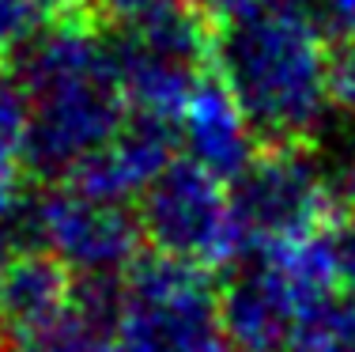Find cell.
<instances>
[{
    "mask_svg": "<svg viewBox=\"0 0 355 352\" xmlns=\"http://www.w3.org/2000/svg\"><path fill=\"white\" fill-rule=\"evenodd\" d=\"M212 72L261 144H306L329 117V42L310 0H265L223 23Z\"/></svg>",
    "mask_w": 355,
    "mask_h": 352,
    "instance_id": "6da1fadb",
    "label": "cell"
},
{
    "mask_svg": "<svg viewBox=\"0 0 355 352\" xmlns=\"http://www.w3.org/2000/svg\"><path fill=\"white\" fill-rule=\"evenodd\" d=\"M19 80L31 99L27 167L42 178H69L129 117L114 38H103L95 12L49 27L19 53Z\"/></svg>",
    "mask_w": 355,
    "mask_h": 352,
    "instance_id": "7a4b0ae2",
    "label": "cell"
},
{
    "mask_svg": "<svg viewBox=\"0 0 355 352\" xmlns=\"http://www.w3.org/2000/svg\"><path fill=\"white\" fill-rule=\"evenodd\" d=\"M117 341L121 352H234L212 273L159 250L137 258L121 280Z\"/></svg>",
    "mask_w": 355,
    "mask_h": 352,
    "instance_id": "3957f363",
    "label": "cell"
},
{
    "mask_svg": "<svg viewBox=\"0 0 355 352\" xmlns=\"http://www.w3.org/2000/svg\"><path fill=\"white\" fill-rule=\"evenodd\" d=\"M140 228L159 254L193 262L208 273L231 265L246 250V235L234 220L231 190L189 156L174 159L144 190Z\"/></svg>",
    "mask_w": 355,
    "mask_h": 352,
    "instance_id": "277c9868",
    "label": "cell"
},
{
    "mask_svg": "<svg viewBox=\"0 0 355 352\" xmlns=\"http://www.w3.org/2000/svg\"><path fill=\"white\" fill-rule=\"evenodd\" d=\"M231 205L246 246L272 250L314 235L336 201L310 144H261L246 171L231 178Z\"/></svg>",
    "mask_w": 355,
    "mask_h": 352,
    "instance_id": "5b68a950",
    "label": "cell"
},
{
    "mask_svg": "<svg viewBox=\"0 0 355 352\" xmlns=\"http://www.w3.org/2000/svg\"><path fill=\"white\" fill-rule=\"evenodd\" d=\"M12 239H35L42 250L64 262L76 276H117L137 262L140 216L125 205L87 197L72 186H57L35 201H23L4 224Z\"/></svg>",
    "mask_w": 355,
    "mask_h": 352,
    "instance_id": "8992f818",
    "label": "cell"
},
{
    "mask_svg": "<svg viewBox=\"0 0 355 352\" xmlns=\"http://www.w3.org/2000/svg\"><path fill=\"white\" fill-rule=\"evenodd\" d=\"M310 311L314 303L306 292L268 250L250 258L219 296V315L234 352H291Z\"/></svg>",
    "mask_w": 355,
    "mask_h": 352,
    "instance_id": "52a82bcc",
    "label": "cell"
},
{
    "mask_svg": "<svg viewBox=\"0 0 355 352\" xmlns=\"http://www.w3.org/2000/svg\"><path fill=\"white\" fill-rule=\"evenodd\" d=\"M171 133H174L171 121H159V117L129 110L121 129L69 174V186L87 197L114 201V205H125L137 194L144 197V190L174 163Z\"/></svg>",
    "mask_w": 355,
    "mask_h": 352,
    "instance_id": "ba28073f",
    "label": "cell"
},
{
    "mask_svg": "<svg viewBox=\"0 0 355 352\" xmlns=\"http://www.w3.org/2000/svg\"><path fill=\"white\" fill-rule=\"evenodd\" d=\"M178 129H182L193 163H200L223 182L239 178L250 167V159L257 156V133L216 72H208L197 83L193 99L178 117Z\"/></svg>",
    "mask_w": 355,
    "mask_h": 352,
    "instance_id": "9c48e42d",
    "label": "cell"
},
{
    "mask_svg": "<svg viewBox=\"0 0 355 352\" xmlns=\"http://www.w3.org/2000/svg\"><path fill=\"white\" fill-rule=\"evenodd\" d=\"M76 273L49 250H23L12 258L0 284V330L4 345L19 349L42 333L72 303Z\"/></svg>",
    "mask_w": 355,
    "mask_h": 352,
    "instance_id": "30bf717a",
    "label": "cell"
},
{
    "mask_svg": "<svg viewBox=\"0 0 355 352\" xmlns=\"http://www.w3.org/2000/svg\"><path fill=\"white\" fill-rule=\"evenodd\" d=\"M117 311H121L117 276H76L72 303L27 345L12 352H121Z\"/></svg>",
    "mask_w": 355,
    "mask_h": 352,
    "instance_id": "8fae6325",
    "label": "cell"
},
{
    "mask_svg": "<svg viewBox=\"0 0 355 352\" xmlns=\"http://www.w3.org/2000/svg\"><path fill=\"white\" fill-rule=\"evenodd\" d=\"M31 99L19 76L0 69V228L23 205V167H27Z\"/></svg>",
    "mask_w": 355,
    "mask_h": 352,
    "instance_id": "7c38bea8",
    "label": "cell"
},
{
    "mask_svg": "<svg viewBox=\"0 0 355 352\" xmlns=\"http://www.w3.org/2000/svg\"><path fill=\"white\" fill-rule=\"evenodd\" d=\"M306 144L318 159L333 201L340 208H355V110L340 106V114L325 117Z\"/></svg>",
    "mask_w": 355,
    "mask_h": 352,
    "instance_id": "4fadbf2b",
    "label": "cell"
},
{
    "mask_svg": "<svg viewBox=\"0 0 355 352\" xmlns=\"http://www.w3.org/2000/svg\"><path fill=\"white\" fill-rule=\"evenodd\" d=\"M329 42V87L336 106L355 110V0H310Z\"/></svg>",
    "mask_w": 355,
    "mask_h": 352,
    "instance_id": "5bb4252c",
    "label": "cell"
},
{
    "mask_svg": "<svg viewBox=\"0 0 355 352\" xmlns=\"http://www.w3.org/2000/svg\"><path fill=\"white\" fill-rule=\"evenodd\" d=\"M83 12H95L91 0H0V57L23 53L38 35Z\"/></svg>",
    "mask_w": 355,
    "mask_h": 352,
    "instance_id": "9a60e30c",
    "label": "cell"
},
{
    "mask_svg": "<svg viewBox=\"0 0 355 352\" xmlns=\"http://www.w3.org/2000/svg\"><path fill=\"white\" fill-rule=\"evenodd\" d=\"M291 352H355V296H333L318 303L302 322Z\"/></svg>",
    "mask_w": 355,
    "mask_h": 352,
    "instance_id": "2e32d148",
    "label": "cell"
},
{
    "mask_svg": "<svg viewBox=\"0 0 355 352\" xmlns=\"http://www.w3.org/2000/svg\"><path fill=\"white\" fill-rule=\"evenodd\" d=\"M318 239L329 254L336 288L344 296H355V208H340L318 228Z\"/></svg>",
    "mask_w": 355,
    "mask_h": 352,
    "instance_id": "e0dca14e",
    "label": "cell"
},
{
    "mask_svg": "<svg viewBox=\"0 0 355 352\" xmlns=\"http://www.w3.org/2000/svg\"><path fill=\"white\" fill-rule=\"evenodd\" d=\"M166 4H174V0H91L95 15L110 19L117 31H121V27H132V23H140L144 15L159 12V8H166Z\"/></svg>",
    "mask_w": 355,
    "mask_h": 352,
    "instance_id": "ac0fdd59",
    "label": "cell"
},
{
    "mask_svg": "<svg viewBox=\"0 0 355 352\" xmlns=\"http://www.w3.org/2000/svg\"><path fill=\"white\" fill-rule=\"evenodd\" d=\"M193 8H197L200 15H205L208 23H231V19H239V15H246L253 12L257 4H265V0H189Z\"/></svg>",
    "mask_w": 355,
    "mask_h": 352,
    "instance_id": "d6986e66",
    "label": "cell"
},
{
    "mask_svg": "<svg viewBox=\"0 0 355 352\" xmlns=\"http://www.w3.org/2000/svg\"><path fill=\"white\" fill-rule=\"evenodd\" d=\"M4 269H8V265H4V258H0V284H4Z\"/></svg>",
    "mask_w": 355,
    "mask_h": 352,
    "instance_id": "ffe728a7",
    "label": "cell"
},
{
    "mask_svg": "<svg viewBox=\"0 0 355 352\" xmlns=\"http://www.w3.org/2000/svg\"><path fill=\"white\" fill-rule=\"evenodd\" d=\"M0 352H12V349H8V345H0Z\"/></svg>",
    "mask_w": 355,
    "mask_h": 352,
    "instance_id": "44dd1931",
    "label": "cell"
}]
</instances>
